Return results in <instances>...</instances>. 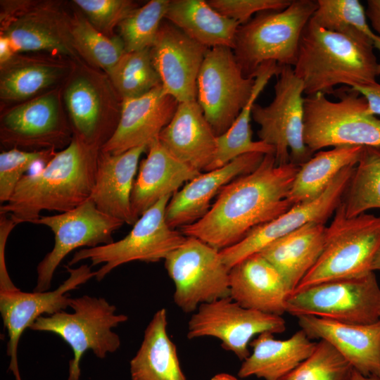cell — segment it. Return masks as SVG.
I'll list each match as a JSON object with an SVG mask.
<instances>
[{
	"label": "cell",
	"instance_id": "cell-1",
	"mask_svg": "<svg viewBox=\"0 0 380 380\" xmlns=\"http://www.w3.org/2000/svg\"><path fill=\"white\" fill-rule=\"evenodd\" d=\"M298 168L277 165L273 153L265 154L254 170L223 186L207 213L181 232L220 251L236 244L293 206L288 196Z\"/></svg>",
	"mask_w": 380,
	"mask_h": 380
},
{
	"label": "cell",
	"instance_id": "cell-2",
	"mask_svg": "<svg viewBox=\"0 0 380 380\" xmlns=\"http://www.w3.org/2000/svg\"><path fill=\"white\" fill-rule=\"evenodd\" d=\"M102 145L75 134L40 171L23 177L0 207L16 224L32 223L42 210L65 213L90 198Z\"/></svg>",
	"mask_w": 380,
	"mask_h": 380
},
{
	"label": "cell",
	"instance_id": "cell-3",
	"mask_svg": "<svg viewBox=\"0 0 380 380\" xmlns=\"http://www.w3.org/2000/svg\"><path fill=\"white\" fill-rule=\"evenodd\" d=\"M372 42L325 30L311 18L299 43L295 75L307 96L334 94L335 87L376 82L380 65Z\"/></svg>",
	"mask_w": 380,
	"mask_h": 380
},
{
	"label": "cell",
	"instance_id": "cell-4",
	"mask_svg": "<svg viewBox=\"0 0 380 380\" xmlns=\"http://www.w3.org/2000/svg\"><path fill=\"white\" fill-rule=\"evenodd\" d=\"M317 8L315 0H291L281 11H266L240 25L233 51L243 75L255 77L265 62L293 67L303 31Z\"/></svg>",
	"mask_w": 380,
	"mask_h": 380
},
{
	"label": "cell",
	"instance_id": "cell-5",
	"mask_svg": "<svg viewBox=\"0 0 380 380\" xmlns=\"http://www.w3.org/2000/svg\"><path fill=\"white\" fill-rule=\"evenodd\" d=\"M337 101L317 93L304 98L303 139L315 153L327 147L380 146V119L367 99L349 87L335 89Z\"/></svg>",
	"mask_w": 380,
	"mask_h": 380
},
{
	"label": "cell",
	"instance_id": "cell-6",
	"mask_svg": "<svg viewBox=\"0 0 380 380\" xmlns=\"http://www.w3.org/2000/svg\"><path fill=\"white\" fill-rule=\"evenodd\" d=\"M380 248V217L362 213L348 217L341 203L326 228L324 249L295 290L335 279L361 277L372 270Z\"/></svg>",
	"mask_w": 380,
	"mask_h": 380
},
{
	"label": "cell",
	"instance_id": "cell-7",
	"mask_svg": "<svg viewBox=\"0 0 380 380\" xmlns=\"http://www.w3.org/2000/svg\"><path fill=\"white\" fill-rule=\"evenodd\" d=\"M73 312L63 310L41 316L30 326L33 331L51 332L58 335L73 351L69 362L68 380H79L80 362L84 353L91 350L101 359L114 353L120 346L119 336L112 331L128 317L116 314V307L103 298L84 295L70 299Z\"/></svg>",
	"mask_w": 380,
	"mask_h": 380
},
{
	"label": "cell",
	"instance_id": "cell-8",
	"mask_svg": "<svg viewBox=\"0 0 380 380\" xmlns=\"http://www.w3.org/2000/svg\"><path fill=\"white\" fill-rule=\"evenodd\" d=\"M172 196H166L146 210L133 224L132 229L122 239L76 251L68 262L70 267L89 259L91 265L103 263L96 271L101 281L113 269L132 261L155 262L166 257L186 240L181 232L171 228L165 219L167 205Z\"/></svg>",
	"mask_w": 380,
	"mask_h": 380
},
{
	"label": "cell",
	"instance_id": "cell-9",
	"mask_svg": "<svg viewBox=\"0 0 380 380\" xmlns=\"http://www.w3.org/2000/svg\"><path fill=\"white\" fill-rule=\"evenodd\" d=\"M274 96L265 106L255 103L252 118L259 126L260 140L272 146L277 165L298 166L313 155L303 139L304 86L290 65L281 66L274 87Z\"/></svg>",
	"mask_w": 380,
	"mask_h": 380
},
{
	"label": "cell",
	"instance_id": "cell-10",
	"mask_svg": "<svg viewBox=\"0 0 380 380\" xmlns=\"http://www.w3.org/2000/svg\"><path fill=\"white\" fill-rule=\"evenodd\" d=\"M291 315H312L359 324L380 319V287L374 271L361 277L322 282L292 293L286 303Z\"/></svg>",
	"mask_w": 380,
	"mask_h": 380
},
{
	"label": "cell",
	"instance_id": "cell-11",
	"mask_svg": "<svg viewBox=\"0 0 380 380\" xmlns=\"http://www.w3.org/2000/svg\"><path fill=\"white\" fill-rule=\"evenodd\" d=\"M165 267L175 286L174 302L185 312L230 297L229 269L220 251L196 238L186 236L166 257Z\"/></svg>",
	"mask_w": 380,
	"mask_h": 380
},
{
	"label": "cell",
	"instance_id": "cell-12",
	"mask_svg": "<svg viewBox=\"0 0 380 380\" xmlns=\"http://www.w3.org/2000/svg\"><path fill=\"white\" fill-rule=\"evenodd\" d=\"M255 77H246L233 49H208L196 84V101L217 137L231 127L248 103Z\"/></svg>",
	"mask_w": 380,
	"mask_h": 380
},
{
	"label": "cell",
	"instance_id": "cell-13",
	"mask_svg": "<svg viewBox=\"0 0 380 380\" xmlns=\"http://www.w3.org/2000/svg\"><path fill=\"white\" fill-rule=\"evenodd\" d=\"M33 224L45 225L54 234V246L37 267L34 291H47L57 267L71 251L112 243L113 234L124 222L99 210L89 198L78 207L54 215L40 217Z\"/></svg>",
	"mask_w": 380,
	"mask_h": 380
},
{
	"label": "cell",
	"instance_id": "cell-14",
	"mask_svg": "<svg viewBox=\"0 0 380 380\" xmlns=\"http://www.w3.org/2000/svg\"><path fill=\"white\" fill-rule=\"evenodd\" d=\"M286 329L281 316L245 308L227 297L198 308L189 321L187 337L218 338L224 350L243 361L251 354L248 346L255 336L281 334Z\"/></svg>",
	"mask_w": 380,
	"mask_h": 380
},
{
	"label": "cell",
	"instance_id": "cell-15",
	"mask_svg": "<svg viewBox=\"0 0 380 380\" xmlns=\"http://www.w3.org/2000/svg\"><path fill=\"white\" fill-rule=\"evenodd\" d=\"M355 166L344 168L319 198L293 205L277 218L252 230L236 244L220 251L226 266L230 270L240 261L260 253L273 241L307 223H326L341 203Z\"/></svg>",
	"mask_w": 380,
	"mask_h": 380
},
{
	"label": "cell",
	"instance_id": "cell-16",
	"mask_svg": "<svg viewBox=\"0 0 380 380\" xmlns=\"http://www.w3.org/2000/svg\"><path fill=\"white\" fill-rule=\"evenodd\" d=\"M68 278L56 289L44 292H23L18 288L0 291V312L8 335L7 355L10 357L8 370L15 380H21L18 363V346L20 337L27 328L43 314L53 315L69 307L68 291L77 289L93 277L96 272L91 267L82 265L76 269L65 265Z\"/></svg>",
	"mask_w": 380,
	"mask_h": 380
},
{
	"label": "cell",
	"instance_id": "cell-17",
	"mask_svg": "<svg viewBox=\"0 0 380 380\" xmlns=\"http://www.w3.org/2000/svg\"><path fill=\"white\" fill-rule=\"evenodd\" d=\"M208 49L163 20L150 50L166 94L179 103L196 101L197 78Z\"/></svg>",
	"mask_w": 380,
	"mask_h": 380
},
{
	"label": "cell",
	"instance_id": "cell-18",
	"mask_svg": "<svg viewBox=\"0 0 380 380\" xmlns=\"http://www.w3.org/2000/svg\"><path fill=\"white\" fill-rule=\"evenodd\" d=\"M178 105L161 85L142 96L122 100L115 129L101 151L119 154L135 147L148 146L171 121Z\"/></svg>",
	"mask_w": 380,
	"mask_h": 380
},
{
	"label": "cell",
	"instance_id": "cell-19",
	"mask_svg": "<svg viewBox=\"0 0 380 380\" xmlns=\"http://www.w3.org/2000/svg\"><path fill=\"white\" fill-rule=\"evenodd\" d=\"M310 339L331 344L365 376L380 379V319L368 324H350L312 315L297 317Z\"/></svg>",
	"mask_w": 380,
	"mask_h": 380
},
{
	"label": "cell",
	"instance_id": "cell-20",
	"mask_svg": "<svg viewBox=\"0 0 380 380\" xmlns=\"http://www.w3.org/2000/svg\"><path fill=\"white\" fill-rule=\"evenodd\" d=\"M265 154L241 155L222 167L201 172L175 192L169 201L165 219L172 228L183 227L202 218L211 207V201L223 186L235 178L254 170Z\"/></svg>",
	"mask_w": 380,
	"mask_h": 380
},
{
	"label": "cell",
	"instance_id": "cell-21",
	"mask_svg": "<svg viewBox=\"0 0 380 380\" xmlns=\"http://www.w3.org/2000/svg\"><path fill=\"white\" fill-rule=\"evenodd\" d=\"M229 288L230 298L241 306L279 316L291 293L279 272L259 253L229 270Z\"/></svg>",
	"mask_w": 380,
	"mask_h": 380
},
{
	"label": "cell",
	"instance_id": "cell-22",
	"mask_svg": "<svg viewBox=\"0 0 380 380\" xmlns=\"http://www.w3.org/2000/svg\"><path fill=\"white\" fill-rule=\"evenodd\" d=\"M147 146L131 148L119 154L100 151L94 185L90 196L103 213L128 224H134L131 195L139 158Z\"/></svg>",
	"mask_w": 380,
	"mask_h": 380
},
{
	"label": "cell",
	"instance_id": "cell-23",
	"mask_svg": "<svg viewBox=\"0 0 380 380\" xmlns=\"http://www.w3.org/2000/svg\"><path fill=\"white\" fill-rule=\"evenodd\" d=\"M58 103L53 94H46L17 106L1 120V139L6 146H48L67 137L61 123Z\"/></svg>",
	"mask_w": 380,
	"mask_h": 380
},
{
	"label": "cell",
	"instance_id": "cell-24",
	"mask_svg": "<svg viewBox=\"0 0 380 380\" xmlns=\"http://www.w3.org/2000/svg\"><path fill=\"white\" fill-rule=\"evenodd\" d=\"M13 12L3 15L1 34L9 39L16 52L42 51L75 56L70 20L63 19L60 13L46 7Z\"/></svg>",
	"mask_w": 380,
	"mask_h": 380
},
{
	"label": "cell",
	"instance_id": "cell-25",
	"mask_svg": "<svg viewBox=\"0 0 380 380\" xmlns=\"http://www.w3.org/2000/svg\"><path fill=\"white\" fill-rule=\"evenodd\" d=\"M158 139L172 156L200 172L207 171L217 148V136L196 101L179 103Z\"/></svg>",
	"mask_w": 380,
	"mask_h": 380
},
{
	"label": "cell",
	"instance_id": "cell-26",
	"mask_svg": "<svg viewBox=\"0 0 380 380\" xmlns=\"http://www.w3.org/2000/svg\"><path fill=\"white\" fill-rule=\"evenodd\" d=\"M201 172L172 156L158 138L151 141L147 156L139 165L133 184L131 203L138 220L162 198L177 192L180 186Z\"/></svg>",
	"mask_w": 380,
	"mask_h": 380
},
{
	"label": "cell",
	"instance_id": "cell-27",
	"mask_svg": "<svg viewBox=\"0 0 380 380\" xmlns=\"http://www.w3.org/2000/svg\"><path fill=\"white\" fill-rule=\"evenodd\" d=\"M317 343L302 329L286 340L276 339L270 332L260 334L251 341L253 351L243 361L238 376L279 380L309 357Z\"/></svg>",
	"mask_w": 380,
	"mask_h": 380
},
{
	"label": "cell",
	"instance_id": "cell-28",
	"mask_svg": "<svg viewBox=\"0 0 380 380\" xmlns=\"http://www.w3.org/2000/svg\"><path fill=\"white\" fill-rule=\"evenodd\" d=\"M326 228L324 223H307L259 253L279 272L291 293L322 255Z\"/></svg>",
	"mask_w": 380,
	"mask_h": 380
},
{
	"label": "cell",
	"instance_id": "cell-29",
	"mask_svg": "<svg viewBox=\"0 0 380 380\" xmlns=\"http://www.w3.org/2000/svg\"><path fill=\"white\" fill-rule=\"evenodd\" d=\"M167 326V311L161 308L146 327L141 344L130 361L132 380H186Z\"/></svg>",
	"mask_w": 380,
	"mask_h": 380
},
{
	"label": "cell",
	"instance_id": "cell-30",
	"mask_svg": "<svg viewBox=\"0 0 380 380\" xmlns=\"http://www.w3.org/2000/svg\"><path fill=\"white\" fill-rule=\"evenodd\" d=\"M165 19L208 49L227 46L233 49L240 25L203 0L170 1Z\"/></svg>",
	"mask_w": 380,
	"mask_h": 380
},
{
	"label": "cell",
	"instance_id": "cell-31",
	"mask_svg": "<svg viewBox=\"0 0 380 380\" xmlns=\"http://www.w3.org/2000/svg\"><path fill=\"white\" fill-rule=\"evenodd\" d=\"M281 66L275 61L263 63L255 75V84L251 96L235 121L227 132L217 137V148L213 160L207 171L220 168L236 158L249 153L270 154L274 148L259 140L252 139L250 122L255 101L273 76H278Z\"/></svg>",
	"mask_w": 380,
	"mask_h": 380
},
{
	"label": "cell",
	"instance_id": "cell-32",
	"mask_svg": "<svg viewBox=\"0 0 380 380\" xmlns=\"http://www.w3.org/2000/svg\"><path fill=\"white\" fill-rule=\"evenodd\" d=\"M363 146H343L321 150L299 166L288 199L294 205L319 198L346 167L355 165Z\"/></svg>",
	"mask_w": 380,
	"mask_h": 380
},
{
	"label": "cell",
	"instance_id": "cell-33",
	"mask_svg": "<svg viewBox=\"0 0 380 380\" xmlns=\"http://www.w3.org/2000/svg\"><path fill=\"white\" fill-rule=\"evenodd\" d=\"M18 59L14 56L1 65L0 96L4 101L27 99L54 84L63 72L58 64Z\"/></svg>",
	"mask_w": 380,
	"mask_h": 380
},
{
	"label": "cell",
	"instance_id": "cell-34",
	"mask_svg": "<svg viewBox=\"0 0 380 380\" xmlns=\"http://www.w3.org/2000/svg\"><path fill=\"white\" fill-rule=\"evenodd\" d=\"M64 100L75 134L84 139L103 145L110 137L102 121L99 91L85 77H77L68 85Z\"/></svg>",
	"mask_w": 380,
	"mask_h": 380
},
{
	"label": "cell",
	"instance_id": "cell-35",
	"mask_svg": "<svg viewBox=\"0 0 380 380\" xmlns=\"http://www.w3.org/2000/svg\"><path fill=\"white\" fill-rule=\"evenodd\" d=\"M341 205L348 217L380 208V146H363Z\"/></svg>",
	"mask_w": 380,
	"mask_h": 380
},
{
	"label": "cell",
	"instance_id": "cell-36",
	"mask_svg": "<svg viewBox=\"0 0 380 380\" xmlns=\"http://www.w3.org/2000/svg\"><path fill=\"white\" fill-rule=\"evenodd\" d=\"M311 19L321 27L353 37L370 39L380 53V37L368 24L365 8L358 0H317ZM380 65V61H379Z\"/></svg>",
	"mask_w": 380,
	"mask_h": 380
},
{
	"label": "cell",
	"instance_id": "cell-37",
	"mask_svg": "<svg viewBox=\"0 0 380 380\" xmlns=\"http://www.w3.org/2000/svg\"><path fill=\"white\" fill-rule=\"evenodd\" d=\"M70 34L76 52L107 73L126 53L120 37L106 36L84 17L70 20Z\"/></svg>",
	"mask_w": 380,
	"mask_h": 380
},
{
	"label": "cell",
	"instance_id": "cell-38",
	"mask_svg": "<svg viewBox=\"0 0 380 380\" xmlns=\"http://www.w3.org/2000/svg\"><path fill=\"white\" fill-rule=\"evenodd\" d=\"M108 75L122 100L142 96L161 85L150 49L126 52Z\"/></svg>",
	"mask_w": 380,
	"mask_h": 380
},
{
	"label": "cell",
	"instance_id": "cell-39",
	"mask_svg": "<svg viewBox=\"0 0 380 380\" xmlns=\"http://www.w3.org/2000/svg\"><path fill=\"white\" fill-rule=\"evenodd\" d=\"M170 0H151L134 9L119 25L126 52L151 49L165 18Z\"/></svg>",
	"mask_w": 380,
	"mask_h": 380
},
{
	"label": "cell",
	"instance_id": "cell-40",
	"mask_svg": "<svg viewBox=\"0 0 380 380\" xmlns=\"http://www.w3.org/2000/svg\"><path fill=\"white\" fill-rule=\"evenodd\" d=\"M353 371L331 344L320 340L309 357L279 380H351Z\"/></svg>",
	"mask_w": 380,
	"mask_h": 380
},
{
	"label": "cell",
	"instance_id": "cell-41",
	"mask_svg": "<svg viewBox=\"0 0 380 380\" xmlns=\"http://www.w3.org/2000/svg\"><path fill=\"white\" fill-rule=\"evenodd\" d=\"M53 148L41 151H23L10 148L0 153V202L6 203L11 198L18 182L33 165L47 163L54 156Z\"/></svg>",
	"mask_w": 380,
	"mask_h": 380
},
{
	"label": "cell",
	"instance_id": "cell-42",
	"mask_svg": "<svg viewBox=\"0 0 380 380\" xmlns=\"http://www.w3.org/2000/svg\"><path fill=\"white\" fill-rule=\"evenodd\" d=\"M87 20L99 31L108 32L137 7L129 0H74Z\"/></svg>",
	"mask_w": 380,
	"mask_h": 380
},
{
	"label": "cell",
	"instance_id": "cell-43",
	"mask_svg": "<svg viewBox=\"0 0 380 380\" xmlns=\"http://www.w3.org/2000/svg\"><path fill=\"white\" fill-rule=\"evenodd\" d=\"M208 2L222 15L242 25L260 12L281 11L291 4V0H210Z\"/></svg>",
	"mask_w": 380,
	"mask_h": 380
},
{
	"label": "cell",
	"instance_id": "cell-44",
	"mask_svg": "<svg viewBox=\"0 0 380 380\" xmlns=\"http://www.w3.org/2000/svg\"><path fill=\"white\" fill-rule=\"evenodd\" d=\"M351 88L365 96L371 114L375 116L380 115V84L376 82L368 84L357 85Z\"/></svg>",
	"mask_w": 380,
	"mask_h": 380
},
{
	"label": "cell",
	"instance_id": "cell-45",
	"mask_svg": "<svg viewBox=\"0 0 380 380\" xmlns=\"http://www.w3.org/2000/svg\"><path fill=\"white\" fill-rule=\"evenodd\" d=\"M9 234V231L6 229L0 231V291H12L18 289L11 280L5 266V247Z\"/></svg>",
	"mask_w": 380,
	"mask_h": 380
},
{
	"label": "cell",
	"instance_id": "cell-46",
	"mask_svg": "<svg viewBox=\"0 0 380 380\" xmlns=\"http://www.w3.org/2000/svg\"><path fill=\"white\" fill-rule=\"evenodd\" d=\"M365 13L372 29L380 37V0H368Z\"/></svg>",
	"mask_w": 380,
	"mask_h": 380
},
{
	"label": "cell",
	"instance_id": "cell-47",
	"mask_svg": "<svg viewBox=\"0 0 380 380\" xmlns=\"http://www.w3.org/2000/svg\"><path fill=\"white\" fill-rule=\"evenodd\" d=\"M16 51L9 39L1 34L0 37V63L1 65L8 62L14 57Z\"/></svg>",
	"mask_w": 380,
	"mask_h": 380
},
{
	"label": "cell",
	"instance_id": "cell-48",
	"mask_svg": "<svg viewBox=\"0 0 380 380\" xmlns=\"http://www.w3.org/2000/svg\"><path fill=\"white\" fill-rule=\"evenodd\" d=\"M351 380H380L375 376H365L353 369Z\"/></svg>",
	"mask_w": 380,
	"mask_h": 380
},
{
	"label": "cell",
	"instance_id": "cell-49",
	"mask_svg": "<svg viewBox=\"0 0 380 380\" xmlns=\"http://www.w3.org/2000/svg\"><path fill=\"white\" fill-rule=\"evenodd\" d=\"M210 380H239L236 377L226 373H220L214 376Z\"/></svg>",
	"mask_w": 380,
	"mask_h": 380
},
{
	"label": "cell",
	"instance_id": "cell-50",
	"mask_svg": "<svg viewBox=\"0 0 380 380\" xmlns=\"http://www.w3.org/2000/svg\"><path fill=\"white\" fill-rule=\"evenodd\" d=\"M372 270H380V248L377 251L372 264Z\"/></svg>",
	"mask_w": 380,
	"mask_h": 380
}]
</instances>
